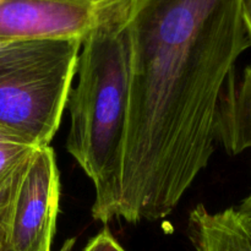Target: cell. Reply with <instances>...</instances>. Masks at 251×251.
Instances as JSON below:
<instances>
[{"instance_id":"9c48e42d","label":"cell","mask_w":251,"mask_h":251,"mask_svg":"<svg viewBox=\"0 0 251 251\" xmlns=\"http://www.w3.org/2000/svg\"><path fill=\"white\" fill-rule=\"evenodd\" d=\"M82 251H126L119 244L109 228L104 227L87 243Z\"/></svg>"},{"instance_id":"4fadbf2b","label":"cell","mask_w":251,"mask_h":251,"mask_svg":"<svg viewBox=\"0 0 251 251\" xmlns=\"http://www.w3.org/2000/svg\"><path fill=\"white\" fill-rule=\"evenodd\" d=\"M238 211L244 216H251V194L247 199H244V201L239 206Z\"/></svg>"},{"instance_id":"30bf717a","label":"cell","mask_w":251,"mask_h":251,"mask_svg":"<svg viewBox=\"0 0 251 251\" xmlns=\"http://www.w3.org/2000/svg\"><path fill=\"white\" fill-rule=\"evenodd\" d=\"M0 251H12L7 240L6 218L0 215Z\"/></svg>"},{"instance_id":"3957f363","label":"cell","mask_w":251,"mask_h":251,"mask_svg":"<svg viewBox=\"0 0 251 251\" xmlns=\"http://www.w3.org/2000/svg\"><path fill=\"white\" fill-rule=\"evenodd\" d=\"M82 41H0V125L49 146L68 104Z\"/></svg>"},{"instance_id":"ba28073f","label":"cell","mask_w":251,"mask_h":251,"mask_svg":"<svg viewBox=\"0 0 251 251\" xmlns=\"http://www.w3.org/2000/svg\"><path fill=\"white\" fill-rule=\"evenodd\" d=\"M38 149L21 135L0 125V215H9L17 184Z\"/></svg>"},{"instance_id":"8fae6325","label":"cell","mask_w":251,"mask_h":251,"mask_svg":"<svg viewBox=\"0 0 251 251\" xmlns=\"http://www.w3.org/2000/svg\"><path fill=\"white\" fill-rule=\"evenodd\" d=\"M239 212V211H238ZM239 225L240 228H242V232L244 234L245 240H247L248 248H249V251H251V220L248 217H245L244 215L239 212Z\"/></svg>"},{"instance_id":"52a82bcc","label":"cell","mask_w":251,"mask_h":251,"mask_svg":"<svg viewBox=\"0 0 251 251\" xmlns=\"http://www.w3.org/2000/svg\"><path fill=\"white\" fill-rule=\"evenodd\" d=\"M188 232L196 251H249L238 208L211 213L198 205L189 216Z\"/></svg>"},{"instance_id":"8992f818","label":"cell","mask_w":251,"mask_h":251,"mask_svg":"<svg viewBox=\"0 0 251 251\" xmlns=\"http://www.w3.org/2000/svg\"><path fill=\"white\" fill-rule=\"evenodd\" d=\"M216 142L230 156L251 150V65L237 76L235 70L223 86L216 110Z\"/></svg>"},{"instance_id":"6da1fadb","label":"cell","mask_w":251,"mask_h":251,"mask_svg":"<svg viewBox=\"0 0 251 251\" xmlns=\"http://www.w3.org/2000/svg\"><path fill=\"white\" fill-rule=\"evenodd\" d=\"M119 217L158 221L215 152L216 110L251 48L243 0H132Z\"/></svg>"},{"instance_id":"5b68a950","label":"cell","mask_w":251,"mask_h":251,"mask_svg":"<svg viewBox=\"0 0 251 251\" xmlns=\"http://www.w3.org/2000/svg\"><path fill=\"white\" fill-rule=\"evenodd\" d=\"M110 0H1L0 41H83Z\"/></svg>"},{"instance_id":"277c9868","label":"cell","mask_w":251,"mask_h":251,"mask_svg":"<svg viewBox=\"0 0 251 251\" xmlns=\"http://www.w3.org/2000/svg\"><path fill=\"white\" fill-rule=\"evenodd\" d=\"M60 176L50 146L38 147L29 159L7 215L12 251H50L56 229Z\"/></svg>"},{"instance_id":"7c38bea8","label":"cell","mask_w":251,"mask_h":251,"mask_svg":"<svg viewBox=\"0 0 251 251\" xmlns=\"http://www.w3.org/2000/svg\"><path fill=\"white\" fill-rule=\"evenodd\" d=\"M243 17L251 41V0H243Z\"/></svg>"},{"instance_id":"7a4b0ae2","label":"cell","mask_w":251,"mask_h":251,"mask_svg":"<svg viewBox=\"0 0 251 251\" xmlns=\"http://www.w3.org/2000/svg\"><path fill=\"white\" fill-rule=\"evenodd\" d=\"M132 0H110L83 38L68 104L66 150L95 188L92 217H119L122 157L129 102L127 16Z\"/></svg>"},{"instance_id":"5bb4252c","label":"cell","mask_w":251,"mask_h":251,"mask_svg":"<svg viewBox=\"0 0 251 251\" xmlns=\"http://www.w3.org/2000/svg\"><path fill=\"white\" fill-rule=\"evenodd\" d=\"M73 247H74V239L68 240V242L63 245V248H61L60 251H71L73 250Z\"/></svg>"},{"instance_id":"9a60e30c","label":"cell","mask_w":251,"mask_h":251,"mask_svg":"<svg viewBox=\"0 0 251 251\" xmlns=\"http://www.w3.org/2000/svg\"><path fill=\"white\" fill-rule=\"evenodd\" d=\"M242 215H243V213H242ZM245 217H248V218H249V220H251V216H245Z\"/></svg>"}]
</instances>
